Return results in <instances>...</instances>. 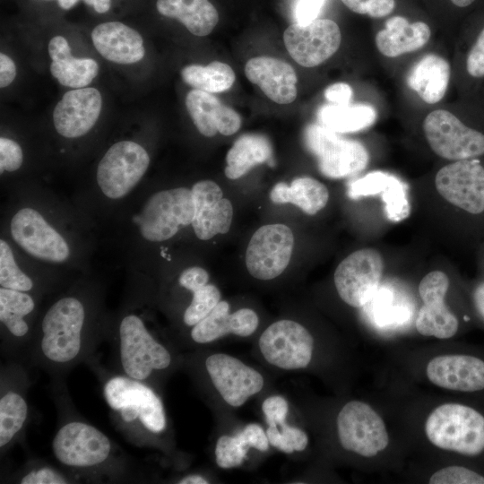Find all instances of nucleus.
I'll return each instance as SVG.
<instances>
[{"mask_svg": "<svg viewBox=\"0 0 484 484\" xmlns=\"http://www.w3.org/2000/svg\"><path fill=\"white\" fill-rule=\"evenodd\" d=\"M428 439L436 447L466 456L484 451V416L460 403L436 407L425 423Z\"/></svg>", "mask_w": 484, "mask_h": 484, "instance_id": "f257e3e1", "label": "nucleus"}, {"mask_svg": "<svg viewBox=\"0 0 484 484\" xmlns=\"http://www.w3.org/2000/svg\"><path fill=\"white\" fill-rule=\"evenodd\" d=\"M194 212L192 190L177 187L151 195L134 222L146 240L161 242L174 237L181 226L191 224Z\"/></svg>", "mask_w": 484, "mask_h": 484, "instance_id": "f03ea898", "label": "nucleus"}, {"mask_svg": "<svg viewBox=\"0 0 484 484\" xmlns=\"http://www.w3.org/2000/svg\"><path fill=\"white\" fill-rule=\"evenodd\" d=\"M84 307L80 300L66 297L57 300L42 320L43 355L56 363H66L76 358L82 348Z\"/></svg>", "mask_w": 484, "mask_h": 484, "instance_id": "7ed1b4c3", "label": "nucleus"}, {"mask_svg": "<svg viewBox=\"0 0 484 484\" xmlns=\"http://www.w3.org/2000/svg\"><path fill=\"white\" fill-rule=\"evenodd\" d=\"M321 125H309L304 134L307 149L316 157L320 172L329 178H343L362 171L369 156L357 141L341 138Z\"/></svg>", "mask_w": 484, "mask_h": 484, "instance_id": "20e7f679", "label": "nucleus"}, {"mask_svg": "<svg viewBox=\"0 0 484 484\" xmlns=\"http://www.w3.org/2000/svg\"><path fill=\"white\" fill-rule=\"evenodd\" d=\"M119 350L125 375L144 380L153 370L167 368L171 362L169 350L158 342L135 315L125 316L119 325Z\"/></svg>", "mask_w": 484, "mask_h": 484, "instance_id": "39448f33", "label": "nucleus"}, {"mask_svg": "<svg viewBox=\"0 0 484 484\" xmlns=\"http://www.w3.org/2000/svg\"><path fill=\"white\" fill-rule=\"evenodd\" d=\"M149 164V154L140 144L132 141L116 143L98 165V185L107 197L122 198L138 184Z\"/></svg>", "mask_w": 484, "mask_h": 484, "instance_id": "423d86ee", "label": "nucleus"}, {"mask_svg": "<svg viewBox=\"0 0 484 484\" xmlns=\"http://www.w3.org/2000/svg\"><path fill=\"white\" fill-rule=\"evenodd\" d=\"M104 397L109 407L118 411L125 422L140 419L153 433L166 427V416L160 398L148 386L129 376H115L104 386Z\"/></svg>", "mask_w": 484, "mask_h": 484, "instance_id": "0eeeda50", "label": "nucleus"}, {"mask_svg": "<svg viewBox=\"0 0 484 484\" xmlns=\"http://www.w3.org/2000/svg\"><path fill=\"white\" fill-rule=\"evenodd\" d=\"M423 130L433 151L444 159L462 160L484 154V134L447 110L429 113L423 122Z\"/></svg>", "mask_w": 484, "mask_h": 484, "instance_id": "6e6552de", "label": "nucleus"}, {"mask_svg": "<svg viewBox=\"0 0 484 484\" xmlns=\"http://www.w3.org/2000/svg\"><path fill=\"white\" fill-rule=\"evenodd\" d=\"M337 431L341 446L364 457H373L389 442L382 418L367 403L350 401L337 416Z\"/></svg>", "mask_w": 484, "mask_h": 484, "instance_id": "1a4fd4ad", "label": "nucleus"}, {"mask_svg": "<svg viewBox=\"0 0 484 484\" xmlns=\"http://www.w3.org/2000/svg\"><path fill=\"white\" fill-rule=\"evenodd\" d=\"M384 261L373 248L357 250L344 258L334 272L336 290L346 304L364 307L378 290Z\"/></svg>", "mask_w": 484, "mask_h": 484, "instance_id": "9d476101", "label": "nucleus"}, {"mask_svg": "<svg viewBox=\"0 0 484 484\" xmlns=\"http://www.w3.org/2000/svg\"><path fill=\"white\" fill-rule=\"evenodd\" d=\"M294 246L291 229L284 224H267L252 236L246 265L255 279L267 281L281 275L290 264Z\"/></svg>", "mask_w": 484, "mask_h": 484, "instance_id": "9b49d317", "label": "nucleus"}, {"mask_svg": "<svg viewBox=\"0 0 484 484\" xmlns=\"http://www.w3.org/2000/svg\"><path fill=\"white\" fill-rule=\"evenodd\" d=\"M259 348L270 364L287 370L299 369L311 361L314 339L298 322L280 320L262 333Z\"/></svg>", "mask_w": 484, "mask_h": 484, "instance_id": "f8f14e48", "label": "nucleus"}, {"mask_svg": "<svg viewBox=\"0 0 484 484\" xmlns=\"http://www.w3.org/2000/svg\"><path fill=\"white\" fill-rule=\"evenodd\" d=\"M283 40L289 54L298 64L314 67L338 50L341 34L333 21L315 19L306 24L290 25L283 33Z\"/></svg>", "mask_w": 484, "mask_h": 484, "instance_id": "ddd939ff", "label": "nucleus"}, {"mask_svg": "<svg viewBox=\"0 0 484 484\" xmlns=\"http://www.w3.org/2000/svg\"><path fill=\"white\" fill-rule=\"evenodd\" d=\"M439 194L453 205L472 214L484 212V167L476 159L455 160L436 175Z\"/></svg>", "mask_w": 484, "mask_h": 484, "instance_id": "4468645a", "label": "nucleus"}, {"mask_svg": "<svg viewBox=\"0 0 484 484\" xmlns=\"http://www.w3.org/2000/svg\"><path fill=\"white\" fill-rule=\"evenodd\" d=\"M52 449L56 458L71 467H91L108 457L111 443L98 428L83 422H69L56 434Z\"/></svg>", "mask_w": 484, "mask_h": 484, "instance_id": "2eb2a0df", "label": "nucleus"}, {"mask_svg": "<svg viewBox=\"0 0 484 484\" xmlns=\"http://www.w3.org/2000/svg\"><path fill=\"white\" fill-rule=\"evenodd\" d=\"M10 230L16 244L38 259L61 263L70 255L65 238L35 209L19 210L11 220Z\"/></svg>", "mask_w": 484, "mask_h": 484, "instance_id": "dca6fc26", "label": "nucleus"}, {"mask_svg": "<svg viewBox=\"0 0 484 484\" xmlns=\"http://www.w3.org/2000/svg\"><path fill=\"white\" fill-rule=\"evenodd\" d=\"M448 288L449 279L441 271L430 272L420 281L419 293L423 305L418 312L415 326L421 335L448 339L457 333L458 319L445 303Z\"/></svg>", "mask_w": 484, "mask_h": 484, "instance_id": "f3484780", "label": "nucleus"}, {"mask_svg": "<svg viewBox=\"0 0 484 484\" xmlns=\"http://www.w3.org/2000/svg\"><path fill=\"white\" fill-rule=\"evenodd\" d=\"M205 367L214 387L232 407H240L264 387L262 375L232 356L212 354L206 359Z\"/></svg>", "mask_w": 484, "mask_h": 484, "instance_id": "a211bd4d", "label": "nucleus"}, {"mask_svg": "<svg viewBox=\"0 0 484 484\" xmlns=\"http://www.w3.org/2000/svg\"><path fill=\"white\" fill-rule=\"evenodd\" d=\"M102 97L95 88H79L64 94L53 111L56 132L66 138L86 134L97 122Z\"/></svg>", "mask_w": 484, "mask_h": 484, "instance_id": "6ab92c4d", "label": "nucleus"}, {"mask_svg": "<svg viewBox=\"0 0 484 484\" xmlns=\"http://www.w3.org/2000/svg\"><path fill=\"white\" fill-rule=\"evenodd\" d=\"M191 190L195 208L191 224L195 236L201 240H208L227 233L232 223L233 206L223 197L220 186L212 180H202Z\"/></svg>", "mask_w": 484, "mask_h": 484, "instance_id": "aec40b11", "label": "nucleus"}, {"mask_svg": "<svg viewBox=\"0 0 484 484\" xmlns=\"http://www.w3.org/2000/svg\"><path fill=\"white\" fill-rule=\"evenodd\" d=\"M428 380L447 390L472 393L484 389V360L464 355H443L432 359L426 368Z\"/></svg>", "mask_w": 484, "mask_h": 484, "instance_id": "412c9836", "label": "nucleus"}, {"mask_svg": "<svg viewBox=\"0 0 484 484\" xmlns=\"http://www.w3.org/2000/svg\"><path fill=\"white\" fill-rule=\"evenodd\" d=\"M245 74L278 104H290L297 97L296 72L283 60L271 56L253 57L246 64Z\"/></svg>", "mask_w": 484, "mask_h": 484, "instance_id": "4be33fe9", "label": "nucleus"}, {"mask_svg": "<svg viewBox=\"0 0 484 484\" xmlns=\"http://www.w3.org/2000/svg\"><path fill=\"white\" fill-rule=\"evenodd\" d=\"M379 194L389 220L397 222L409 217L411 203L408 188L397 177L383 171H373L349 184L348 195L352 199Z\"/></svg>", "mask_w": 484, "mask_h": 484, "instance_id": "5701e85b", "label": "nucleus"}, {"mask_svg": "<svg viewBox=\"0 0 484 484\" xmlns=\"http://www.w3.org/2000/svg\"><path fill=\"white\" fill-rule=\"evenodd\" d=\"M186 106L197 130L206 137L217 133L231 135L241 126L240 116L210 92L190 91L186 97Z\"/></svg>", "mask_w": 484, "mask_h": 484, "instance_id": "b1692460", "label": "nucleus"}, {"mask_svg": "<svg viewBox=\"0 0 484 484\" xmlns=\"http://www.w3.org/2000/svg\"><path fill=\"white\" fill-rule=\"evenodd\" d=\"M91 39L96 50L113 63L134 64L141 61L145 54L140 33L119 22L97 25L91 32Z\"/></svg>", "mask_w": 484, "mask_h": 484, "instance_id": "393cba45", "label": "nucleus"}, {"mask_svg": "<svg viewBox=\"0 0 484 484\" xmlns=\"http://www.w3.org/2000/svg\"><path fill=\"white\" fill-rule=\"evenodd\" d=\"M258 316L250 308H240L229 313V305L220 300L212 312L194 325L192 339L197 343H208L228 333L246 337L258 326Z\"/></svg>", "mask_w": 484, "mask_h": 484, "instance_id": "a878e982", "label": "nucleus"}, {"mask_svg": "<svg viewBox=\"0 0 484 484\" xmlns=\"http://www.w3.org/2000/svg\"><path fill=\"white\" fill-rule=\"evenodd\" d=\"M52 59L50 72L58 82L65 87L79 89L90 84L97 76L99 65L91 58L73 56L67 40L56 36L48 43Z\"/></svg>", "mask_w": 484, "mask_h": 484, "instance_id": "bb28decb", "label": "nucleus"}, {"mask_svg": "<svg viewBox=\"0 0 484 484\" xmlns=\"http://www.w3.org/2000/svg\"><path fill=\"white\" fill-rule=\"evenodd\" d=\"M429 38L430 29L425 22L411 23L404 17L393 16L376 33V45L384 56L395 57L421 48Z\"/></svg>", "mask_w": 484, "mask_h": 484, "instance_id": "cd10ccee", "label": "nucleus"}, {"mask_svg": "<svg viewBox=\"0 0 484 484\" xmlns=\"http://www.w3.org/2000/svg\"><path fill=\"white\" fill-rule=\"evenodd\" d=\"M450 80V65L443 57L429 54L409 72L407 84L428 104L438 102L445 94Z\"/></svg>", "mask_w": 484, "mask_h": 484, "instance_id": "c85d7f7f", "label": "nucleus"}, {"mask_svg": "<svg viewBox=\"0 0 484 484\" xmlns=\"http://www.w3.org/2000/svg\"><path fill=\"white\" fill-rule=\"evenodd\" d=\"M158 12L178 20L194 35L210 34L219 22V13L209 0H157Z\"/></svg>", "mask_w": 484, "mask_h": 484, "instance_id": "c756f323", "label": "nucleus"}, {"mask_svg": "<svg viewBox=\"0 0 484 484\" xmlns=\"http://www.w3.org/2000/svg\"><path fill=\"white\" fill-rule=\"evenodd\" d=\"M270 199L275 203H292L308 215H314L327 204L329 192L318 180L302 177L290 185L277 183L270 192Z\"/></svg>", "mask_w": 484, "mask_h": 484, "instance_id": "7c9ffc66", "label": "nucleus"}, {"mask_svg": "<svg viewBox=\"0 0 484 484\" xmlns=\"http://www.w3.org/2000/svg\"><path fill=\"white\" fill-rule=\"evenodd\" d=\"M272 147L269 140L261 134H244L229 150L226 156L225 175L238 179L253 167L269 161Z\"/></svg>", "mask_w": 484, "mask_h": 484, "instance_id": "2f4dec72", "label": "nucleus"}, {"mask_svg": "<svg viewBox=\"0 0 484 484\" xmlns=\"http://www.w3.org/2000/svg\"><path fill=\"white\" fill-rule=\"evenodd\" d=\"M321 125L339 134L365 129L376 118L375 108L369 105H325L317 114Z\"/></svg>", "mask_w": 484, "mask_h": 484, "instance_id": "473e14b6", "label": "nucleus"}, {"mask_svg": "<svg viewBox=\"0 0 484 484\" xmlns=\"http://www.w3.org/2000/svg\"><path fill=\"white\" fill-rule=\"evenodd\" d=\"M181 77L194 89L210 93L228 91L236 78L232 68L220 61H213L207 65H186L181 70Z\"/></svg>", "mask_w": 484, "mask_h": 484, "instance_id": "72a5a7b5", "label": "nucleus"}, {"mask_svg": "<svg viewBox=\"0 0 484 484\" xmlns=\"http://www.w3.org/2000/svg\"><path fill=\"white\" fill-rule=\"evenodd\" d=\"M33 298L24 291L0 289V320L9 332L16 336L22 337L29 326L23 317L34 309Z\"/></svg>", "mask_w": 484, "mask_h": 484, "instance_id": "f704fd0d", "label": "nucleus"}, {"mask_svg": "<svg viewBox=\"0 0 484 484\" xmlns=\"http://www.w3.org/2000/svg\"><path fill=\"white\" fill-rule=\"evenodd\" d=\"M28 407L25 400L13 392L3 395L0 400V446L7 445L22 429Z\"/></svg>", "mask_w": 484, "mask_h": 484, "instance_id": "c9c22d12", "label": "nucleus"}, {"mask_svg": "<svg viewBox=\"0 0 484 484\" xmlns=\"http://www.w3.org/2000/svg\"><path fill=\"white\" fill-rule=\"evenodd\" d=\"M0 285L24 292L33 287L30 278L16 264L10 246L3 239L0 240Z\"/></svg>", "mask_w": 484, "mask_h": 484, "instance_id": "e433bc0d", "label": "nucleus"}, {"mask_svg": "<svg viewBox=\"0 0 484 484\" xmlns=\"http://www.w3.org/2000/svg\"><path fill=\"white\" fill-rule=\"evenodd\" d=\"M220 301V293L212 284H206L193 292V298L186 309L183 320L188 326H194L208 315Z\"/></svg>", "mask_w": 484, "mask_h": 484, "instance_id": "4c0bfd02", "label": "nucleus"}, {"mask_svg": "<svg viewBox=\"0 0 484 484\" xmlns=\"http://www.w3.org/2000/svg\"><path fill=\"white\" fill-rule=\"evenodd\" d=\"M247 447L238 436H221L219 437L215 456L219 467L229 469L239 466L246 459Z\"/></svg>", "mask_w": 484, "mask_h": 484, "instance_id": "58836bf2", "label": "nucleus"}, {"mask_svg": "<svg viewBox=\"0 0 484 484\" xmlns=\"http://www.w3.org/2000/svg\"><path fill=\"white\" fill-rule=\"evenodd\" d=\"M430 484H484V476L463 466H447L429 478Z\"/></svg>", "mask_w": 484, "mask_h": 484, "instance_id": "ea45409f", "label": "nucleus"}, {"mask_svg": "<svg viewBox=\"0 0 484 484\" xmlns=\"http://www.w3.org/2000/svg\"><path fill=\"white\" fill-rule=\"evenodd\" d=\"M352 12L381 18L391 13L395 7L394 0H341Z\"/></svg>", "mask_w": 484, "mask_h": 484, "instance_id": "a19ab883", "label": "nucleus"}, {"mask_svg": "<svg viewBox=\"0 0 484 484\" xmlns=\"http://www.w3.org/2000/svg\"><path fill=\"white\" fill-rule=\"evenodd\" d=\"M23 154L21 146L13 140L0 138V170L15 171L22 166Z\"/></svg>", "mask_w": 484, "mask_h": 484, "instance_id": "79ce46f5", "label": "nucleus"}, {"mask_svg": "<svg viewBox=\"0 0 484 484\" xmlns=\"http://www.w3.org/2000/svg\"><path fill=\"white\" fill-rule=\"evenodd\" d=\"M262 410L268 426H280L285 422L289 405L283 397L274 395L264 401Z\"/></svg>", "mask_w": 484, "mask_h": 484, "instance_id": "37998d69", "label": "nucleus"}, {"mask_svg": "<svg viewBox=\"0 0 484 484\" xmlns=\"http://www.w3.org/2000/svg\"><path fill=\"white\" fill-rule=\"evenodd\" d=\"M466 69L472 77L480 78L484 76V28L478 35L468 54Z\"/></svg>", "mask_w": 484, "mask_h": 484, "instance_id": "c03bdc74", "label": "nucleus"}, {"mask_svg": "<svg viewBox=\"0 0 484 484\" xmlns=\"http://www.w3.org/2000/svg\"><path fill=\"white\" fill-rule=\"evenodd\" d=\"M245 446L254 447L261 452H265L269 447V440L266 433L257 424L247 425L237 435Z\"/></svg>", "mask_w": 484, "mask_h": 484, "instance_id": "a18cd8bd", "label": "nucleus"}, {"mask_svg": "<svg viewBox=\"0 0 484 484\" xmlns=\"http://www.w3.org/2000/svg\"><path fill=\"white\" fill-rule=\"evenodd\" d=\"M67 480L56 470L43 467L24 475L20 483L22 484H65Z\"/></svg>", "mask_w": 484, "mask_h": 484, "instance_id": "49530a36", "label": "nucleus"}, {"mask_svg": "<svg viewBox=\"0 0 484 484\" xmlns=\"http://www.w3.org/2000/svg\"><path fill=\"white\" fill-rule=\"evenodd\" d=\"M209 274L202 267L194 266L184 270L178 279L179 284L194 292L208 284Z\"/></svg>", "mask_w": 484, "mask_h": 484, "instance_id": "de8ad7c7", "label": "nucleus"}, {"mask_svg": "<svg viewBox=\"0 0 484 484\" xmlns=\"http://www.w3.org/2000/svg\"><path fill=\"white\" fill-rule=\"evenodd\" d=\"M325 0H298L295 9L297 23L306 24L315 20Z\"/></svg>", "mask_w": 484, "mask_h": 484, "instance_id": "09e8293b", "label": "nucleus"}, {"mask_svg": "<svg viewBox=\"0 0 484 484\" xmlns=\"http://www.w3.org/2000/svg\"><path fill=\"white\" fill-rule=\"evenodd\" d=\"M351 87L344 82L330 85L324 91L325 99L334 105H348L352 99Z\"/></svg>", "mask_w": 484, "mask_h": 484, "instance_id": "8fccbe9b", "label": "nucleus"}, {"mask_svg": "<svg viewBox=\"0 0 484 484\" xmlns=\"http://www.w3.org/2000/svg\"><path fill=\"white\" fill-rule=\"evenodd\" d=\"M281 433L286 443L293 451H303L308 444L307 435L298 428L289 426L286 422L281 423Z\"/></svg>", "mask_w": 484, "mask_h": 484, "instance_id": "3c124183", "label": "nucleus"}, {"mask_svg": "<svg viewBox=\"0 0 484 484\" xmlns=\"http://www.w3.org/2000/svg\"><path fill=\"white\" fill-rule=\"evenodd\" d=\"M16 76L14 62L7 55L0 54V87L4 88L13 82Z\"/></svg>", "mask_w": 484, "mask_h": 484, "instance_id": "603ef678", "label": "nucleus"}, {"mask_svg": "<svg viewBox=\"0 0 484 484\" xmlns=\"http://www.w3.org/2000/svg\"><path fill=\"white\" fill-rule=\"evenodd\" d=\"M269 444L278 448L281 452L291 454L293 449L286 443L285 438L277 426H269L266 430Z\"/></svg>", "mask_w": 484, "mask_h": 484, "instance_id": "864d4df0", "label": "nucleus"}, {"mask_svg": "<svg viewBox=\"0 0 484 484\" xmlns=\"http://www.w3.org/2000/svg\"><path fill=\"white\" fill-rule=\"evenodd\" d=\"M474 306L482 318H484V283H480L473 292Z\"/></svg>", "mask_w": 484, "mask_h": 484, "instance_id": "5fc2aeb1", "label": "nucleus"}, {"mask_svg": "<svg viewBox=\"0 0 484 484\" xmlns=\"http://www.w3.org/2000/svg\"><path fill=\"white\" fill-rule=\"evenodd\" d=\"M88 5H91L99 13H107L110 8L111 0H83Z\"/></svg>", "mask_w": 484, "mask_h": 484, "instance_id": "6e6d98bb", "label": "nucleus"}, {"mask_svg": "<svg viewBox=\"0 0 484 484\" xmlns=\"http://www.w3.org/2000/svg\"><path fill=\"white\" fill-rule=\"evenodd\" d=\"M179 484H207L208 481L203 478L200 475H188L185 478H183L180 481H178Z\"/></svg>", "mask_w": 484, "mask_h": 484, "instance_id": "4d7b16f0", "label": "nucleus"}, {"mask_svg": "<svg viewBox=\"0 0 484 484\" xmlns=\"http://www.w3.org/2000/svg\"><path fill=\"white\" fill-rule=\"evenodd\" d=\"M49 1V0H46ZM79 0H57L58 5L64 10H69L74 6Z\"/></svg>", "mask_w": 484, "mask_h": 484, "instance_id": "13d9d810", "label": "nucleus"}, {"mask_svg": "<svg viewBox=\"0 0 484 484\" xmlns=\"http://www.w3.org/2000/svg\"><path fill=\"white\" fill-rule=\"evenodd\" d=\"M476 0H451V2L458 7H467L473 4Z\"/></svg>", "mask_w": 484, "mask_h": 484, "instance_id": "bf43d9fd", "label": "nucleus"}]
</instances>
